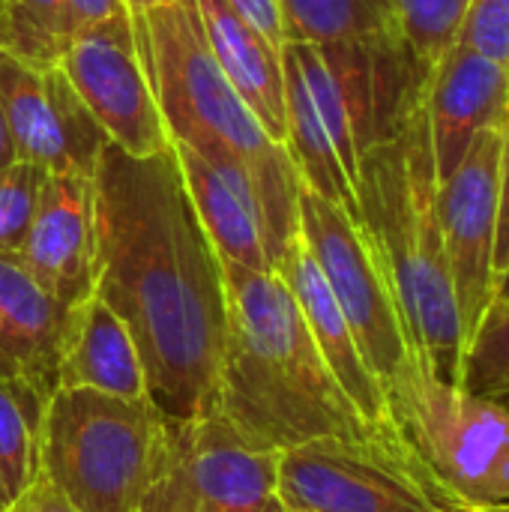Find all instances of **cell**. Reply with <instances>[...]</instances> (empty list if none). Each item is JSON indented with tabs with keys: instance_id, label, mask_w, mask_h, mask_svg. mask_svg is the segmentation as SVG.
Masks as SVG:
<instances>
[{
	"instance_id": "e575fe53",
	"label": "cell",
	"mask_w": 509,
	"mask_h": 512,
	"mask_svg": "<svg viewBox=\"0 0 509 512\" xmlns=\"http://www.w3.org/2000/svg\"><path fill=\"white\" fill-rule=\"evenodd\" d=\"M450 512H509L507 507H477V510H471V507H450Z\"/></svg>"
},
{
	"instance_id": "ba28073f",
	"label": "cell",
	"mask_w": 509,
	"mask_h": 512,
	"mask_svg": "<svg viewBox=\"0 0 509 512\" xmlns=\"http://www.w3.org/2000/svg\"><path fill=\"white\" fill-rule=\"evenodd\" d=\"M276 495L291 512H450L408 450L315 441L279 453Z\"/></svg>"
},
{
	"instance_id": "4fadbf2b",
	"label": "cell",
	"mask_w": 509,
	"mask_h": 512,
	"mask_svg": "<svg viewBox=\"0 0 509 512\" xmlns=\"http://www.w3.org/2000/svg\"><path fill=\"white\" fill-rule=\"evenodd\" d=\"M36 282L72 309L96 291L99 189L96 174H48L18 249Z\"/></svg>"
},
{
	"instance_id": "cb8c5ba5",
	"label": "cell",
	"mask_w": 509,
	"mask_h": 512,
	"mask_svg": "<svg viewBox=\"0 0 509 512\" xmlns=\"http://www.w3.org/2000/svg\"><path fill=\"white\" fill-rule=\"evenodd\" d=\"M60 12L63 0H0V48L36 63H57Z\"/></svg>"
},
{
	"instance_id": "52a82bcc",
	"label": "cell",
	"mask_w": 509,
	"mask_h": 512,
	"mask_svg": "<svg viewBox=\"0 0 509 512\" xmlns=\"http://www.w3.org/2000/svg\"><path fill=\"white\" fill-rule=\"evenodd\" d=\"M300 234L387 393L408 372L414 354L369 225L300 183Z\"/></svg>"
},
{
	"instance_id": "f546056e",
	"label": "cell",
	"mask_w": 509,
	"mask_h": 512,
	"mask_svg": "<svg viewBox=\"0 0 509 512\" xmlns=\"http://www.w3.org/2000/svg\"><path fill=\"white\" fill-rule=\"evenodd\" d=\"M9 512H78L75 507H69L63 498H60V492L39 474L36 480H33V486L18 498V504L12 507Z\"/></svg>"
},
{
	"instance_id": "44dd1931",
	"label": "cell",
	"mask_w": 509,
	"mask_h": 512,
	"mask_svg": "<svg viewBox=\"0 0 509 512\" xmlns=\"http://www.w3.org/2000/svg\"><path fill=\"white\" fill-rule=\"evenodd\" d=\"M45 399L0 372V512H9L39 477V423Z\"/></svg>"
},
{
	"instance_id": "7a4b0ae2",
	"label": "cell",
	"mask_w": 509,
	"mask_h": 512,
	"mask_svg": "<svg viewBox=\"0 0 509 512\" xmlns=\"http://www.w3.org/2000/svg\"><path fill=\"white\" fill-rule=\"evenodd\" d=\"M222 282L225 348L213 414L237 438L276 456L315 441L396 444L354 411L276 270L222 261Z\"/></svg>"
},
{
	"instance_id": "d6a6232c",
	"label": "cell",
	"mask_w": 509,
	"mask_h": 512,
	"mask_svg": "<svg viewBox=\"0 0 509 512\" xmlns=\"http://www.w3.org/2000/svg\"><path fill=\"white\" fill-rule=\"evenodd\" d=\"M258 512H291V510H288V507H285V501H282V498L273 492V495H270V498H267V501L258 507Z\"/></svg>"
},
{
	"instance_id": "7402d4cb",
	"label": "cell",
	"mask_w": 509,
	"mask_h": 512,
	"mask_svg": "<svg viewBox=\"0 0 509 512\" xmlns=\"http://www.w3.org/2000/svg\"><path fill=\"white\" fill-rule=\"evenodd\" d=\"M471 0H393L399 42L417 69V75H432L450 45L459 39Z\"/></svg>"
},
{
	"instance_id": "9c48e42d",
	"label": "cell",
	"mask_w": 509,
	"mask_h": 512,
	"mask_svg": "<svg viewBox=\"0 0 509 512\" xmlns=\"http://www.w3.org/2000/svg\"><path fill=\"white\" fill-rule=\"evenodd\" d=\"M57 66L105 132L108 144L138 159L171 150V135L156 105L135 15L126 6L90 27H81L63 45Z\"/></svg>"
},
{
	"instance_id": "6da1fadb",
	"label": "cell",
	"mask_w": 509,
	"mask_h": 512,
	"mask_svg": "<svg viewBox=\"0 0 509 512\" xmlns=\"http://www.w3.org/2000/svg\"><path fill=\"white\" fill-rule=\"evenodd\" d=\"M96 294L129 327L150 402L174 423L213 417L225 348L222 261L189 201L174 150L96 165Z\"/></svg>"
},
{
	"instance_id": "ffe728a7",
	"label": "cell",
	"mask_w": 509,
	"mask_h": 512,
	"mask_svg": "<svg viewBox=\"0 0 509 512\" xmlns=\"http://www.w3.org/2000/svg\"><path fill=\"white\" fill-rule=\"evenodd\" d=\"M285 42L402 48L393 0H279Z\"/></svg>"
},
{
	"instance_id": "277c9868",
	"label": "cell",
	"mask_w": 509,
	"mask_h": 512,
	"mask_svg": "<svg viewBox=\"0 0 509 512\" xmlns=\"http://www.w3.org/2000/svg\"><path fill=\"white\" fill-rule=\"evenodd\" d=\"M156 105L171 141L201 153L213 165L249 171L264 210L273 264L300 231V174L291 153L276 144L225 78L195 0H168L150 12H132Z\"/></svg>"
},
{
	"instance_id": "f1b7e54d",
	"label": "cell",
	"mask_w": 509,
	"mask_h": 512,
	"mask_svg": "<svg viewBox=\"0 0 509 512\" xmlns=\"http://www.w3.org/2000/svg\"><path fill=\"white\" fill-rule=\"evenodd\" d=\"M509 264V117L501 144V171H498V231H495V270L498 279Z\"/></svg>"
},
{
	"instance_id": "4316f807",
	"label": "cell",
	"mask_w": 509,
	"mask_h": 512,
	"mask_svg": "<svg viewBox=\"0 0 509 512\" xmlns=\"http://www.w3.org/2000/svg\"><path fill=\"white\" fill-rule=\"evenodd\" d=\"M117 9H123V0H63V12H60V42L66 45L81 27H90V24L114 15Z\"/></svg>"
},
{
	"instance_id": "d6986e66",
	"label": "cell",
	"mask_w": 509,
	"mask_h": 512,
	"mask_svg": "<svg viewBox=\"0 0 509 512\" xmlns=\"http://www.w3.org/2000/svg\"><path fill=\"white\" fill-rule=\"evenodd\" d=\"M207 42L237 90L249 105L267 135L285 147L288 141V108H285V63L282 48H276L264 33H258L237 9L225 0H195Z\"/></svg>"
},
{
	"instance_id": "83f0119b",
	"label": "cell",
	"mask_w": 509,
	"mask_h": 512,
	"mask_svg": "<svg viewBox=\"0 0 509 512\" xmlns=\"http://www.w3.org/2000/svg\"><path fill=\"white\" fill-rule=\"evenodd\" d=\"M237 9L258 33H264L276 48H285V18L279 0H225Z\"/></svg>"
},
{
	"instance_id": "8fae6325",
	"label": "cell",
	"mask_w": 509,
	"mask_h": 512,
	"mask_svg": "<svg viewBox=\"0 0 509 512\" xmlns=\"http://www.w3.org/2000/svg\"><path fill=\"white\" fill-rule=\"evenodd\" d=\"M0 105L18 159L48 174H96L108 138L57 63L0 48Z\"/></svg>"
},
{
	"instance_id": "2e32d148",
	"label": "cell",
	"mask_w": 509,
	"mask_h": 512,
	"mask_svg": "<svg viewBox=\"0 0 509 512\" xmlns=\"http://www.w3.org/2000/svg\"><path fill=\"white\" fill-rule=\"evenodd\" d=\"M171 150L216 255L249 270H276L264 210L249 171L231 162L213 165L180 141H171Z\"/></svg>"
},
{
	"instance_id": "836d02e7",
	"label": "cell",
	"mask_w": 509,
	"mask_h": 512,
	"mask_svg": "<svg viewBox=\"0 0 509 512\" xmlns=\"http://www.w3.org/2000/svg\"><path fill=\"white\" fill-rule=\"evenodd\" d=\"M498 297H501V300H509V264L507 270L501 273V279H498Z\"/></svg>"
},
{
	"instance_id": "9a60e30c",
	"label": "cell",
	"mask_w": 509,
	"mask_h": 512,
	"mask_svg": "<svg viewBox=\"0 0 509 512\" xmlns=\"http://www.w3.org/2000/svg\"><path fill=\"white\" fill-rule=\"evenodd\" d=\"M426 117L441 183L465 159L480 132L507 126L509 66L453 42L426 78Z\"/></svg>"
},
{
	"instance_id": "1f68e13d",
	"label": "cell",
	"mask_w": 509,
	"mask_h": 512,
	"mask_svg": "<svg viewBox=\"0 0 509 512\" xmlns=\"http://www.w3.org/2000/svg\"><path fill=\"white\" fill-rule=\"evenodd\" d=\"M162 3H168V0H123V6L129 12H150V9H156Z\"/></svg>"
},
{
	"instance_id": "e0dca14e",
	"label": "cell",
	"mask_w": 509,
	"mask_h": 512,
	"mask_svg": "<svg viewBox=\"0 0 509 512\" xmlns=\"http://www.w3.org/2000/svg\"><path fill=\"white\" fill-rule=\"evenodd\" d=\"M57 390L150 399L138 345L123 318L96 291L66 309L57 345Z\"/></svg>"
},
{
	"instance_id": "3957f363",
	"label": "cell",
	"mask_w": 509,
	"mask_h": 512,
	"mask_svg": "<svg viewBox=\"0 0 509 512\" xmlns=\"http://www.w3.org/2000/svg\"><path fill=\"white\" fill-rule=\"evenodd\" d=\"M360 207L387 267L414 360L459 387L465 333L438 219L426 75L411 78L393 123L366 150Z\"/></svg>"
},
{
	"instance_id": "d4e9b609",
	"label": "cell",
	"mask_w": 509,
	"mask_h": 512,
	"mask_svg": "<svg viewBox=\"0 0 509 512\" xmlns=\"http://www.w3.org/2000/svg\"><path fill=\"white\" fill-rule=\"evenodd\" d=\"M48 171L24 159L0 171V252H18Z\"/></svg>"
},
{
	"instance_id": "603a6c76",
	"label": "cell",
	"mask_w": 509,
	"mask_h": 512,
	"mask_svg": "<svg viewBox=\"0 0 509 512\" xmlns=\"http://www.w3.org/2000/svg\"><path fill=\"white\" fill-rule=\"evenodd\" d=\"M459 387L492 402L509 396V300L495 297L465 342Z\"/></svg>"
},
{
	"instance_id": "7c38bea8",
	"label": "cell",
	"mask_w": 509,
	"mask_h": 512,
	"mask_svg": "<svg viewBox=\"0 0 509 512\" xmlns=\"http://www.w3.org/2000/svg\"><path fill=\"white\" fill-rule=\"evenodd\" d=\"M504 126L477 135L465 159L438 183V219L453 273L465 342L498 297L495 231Z\"/></svg>"
},
{
	"instance_id": "ac0fdd59",
	"label": "cell",
	"mask_w": 509,
	"mask_h": 512,
	"mask_svg": "<svg viewBox=\"0 0 509 512\" xmlns=\"http://www.w3.org/2000/svg\"><path fill=\"white\" fill-rule=\"evenodd\" d=\"M66 309L36 282L18 252H0V372L39 399L57 390V345Z\"/></svg>"
},
{
	"instance_id": "484cf974",
	"label": "cell",
	"mask_w": 509,
	"mask_h": 512,
	"mask_svg": "<svg viewBox=\"0 0 509 512\" xmlns=\"http://www.w3.org/2000/svg\"><path fill=\"white\" fill-rule=\"evenodd\" d=\"M456 42L509 66V0H471Z\"/></svg>"
},
{
	"instance_id": "8992f818",
	"label": "cell",
	"mask_w": 509,
	"mask_h": 512,
	"mask_svg": "<svg viewBox=\"0 0 509 512\" xmlns=\"http://www.w3.org/2000/svg\"><path fill=\"white\" fill-rule=\"evenodd\" d=\"M390 420L450 507L509 504V408L435 378L417 360L387 390Z\"/></svg>"
},
{
	"instance_id": "5bb4252c",
	"label": "cell",
	"mask_w": 509,
	"mask_h": 512,
	"mask_svg": "<svg viewBox=\"0 0 509 512\" xmlns=\"http://www.w3.org/2000/svg\"><path fill=\"white\" fill-rule=\"evenodd\" d=\"M276 273L291 288L324 363L330 366L333 378L345 390L354 411L363 417V423L375 435L402 444V438L396 435L393 420H390L387 393H384L381 381L375 378V372L369 369V363H366V357L354 339V330H351L342 306L336 303V297H333V291H330V285H327V279H324L318 261L312 258L300 231L285 246V252L276 264Z\"/></svg>"
},
{
	"instance_id": "4dcf8cb0",
	"label": "cell",
	"mask_w": 509,
	"mask_h": 512,
	"mask_svg": "<svg viewBox=\"0 0 509 512\" xmlns=\"http://www.w3.org/2000/svg\"><path fill=\"white\" fill-rule=\"evenodd\" d=\"M12 162H18V153H15V141H12V132H9L6 114H3V105H0V171L9 168Z\"/></svg>"
},
{
	"instance_id": "5b68a950",
	"label": "cell",
	"mask_w": 509,
	"mask_h": 512,
	"mask_svg": "<svg viewBox=\"0 0 509 512\" xmlns=\"http://www.w3.org/2000/svg\"><path fill=\"white\" fill-rule=\"evenodd\" d=\"M168 438L171 420L150 399L54 390L39 423V474L78 512H135Z\"/></svg>"
},
{
	"instance_id": "30bf717a",
	"label": "cell",
	"mask_w": 509,
	"mask_h": 512,
	"mask_svg": "<svg viewBox=\"0 0 509 512\" xmlns=\"http://www.w3.org/2000/svg\"><path fill=\"white\" fill-rule=\"evenodd\" d=\"M276 453L255 450L216 414L171 420L159 477L135 512H258L276 492Z\"/></svg>"
}]
</instances>
